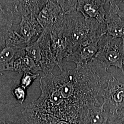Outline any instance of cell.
<instances>
[{
	"instance_id": "cell-1",
	"label": "cell",
	"mask_w": 124,
	"mask_h": 124,
	"mask_svg": "<svg viewBox=\"0 0 124 124\" xmlns=\"http://www.w3.org/2000/svg\"><path fill=\"white\" fill-rule=\"evenodd\" d=\"M62 31L73 44L74 51L98 41L104 35L103 24L95 19L85 18L77 10L65 14Z\"/></svg>"
},
{
	"instance_id": "cell-2",
	"label": "cell",
	"mask_w": 124,
	"mask_h": 124,
	"mask_svg": "<svg viewBox=\"0 0 124 124\" xmlns=\"http://www.w3.org/2000/svg\"><path fill=\"white\" fill-rule=\"evenodd\" d=\"M124 43L121 38L104 35L98 42V51L95 58L108 70L111 67L120 69L124 74L123 61Z\"/></svg>"
},
{
	"instance_id": "cell-3",
	"label": "cell",
	"mask_w": 124,
	"mask_h": 124,
	"mask_svg": "<svg viewBox=\"0 0 124 124\" xmlns=\"http://www.w3.org/2000/svg\"><path fill=\"white\" fill-rule=\"evenodd\" d=\"M110 115L124 108V83L112 75L101 94Z\"/></svg>"
},
{
	"instance_id": "cell-4",
	"label": "cell",
	"mask_w": 124,
	"mask_h": 124,
	"mask_svg": "<svg viewBox=\"0 0 124 124\" xmlns=\"http://www.w3.org/2000/svg\"><path fill=\"white\" fill-rule=\"evenodd\" d=\"M58 0H48L39 14L37 20L43 30L49 34L61 26L65 17Z\"/></svg>"
},
{
	"instance_id": "cell-5",
	"label": "cell",
	"mask_w": 124,
	"mask_h": 124,
	"mask_svg": "<svg viewBox=\"0 0 124 124\" xmlns=\"http://www.w3.org/2000/svg\"><path fill=\"white\" fill-rule=\"evenodd\" d=\"M121 0H109V8L104 24V34L116 38H124V18L121 17Z\"/></svg>"
},
{
	"instance_id": "cell-6",
	"label": "cell",
	"mask_w": 124,
	"mask_h": 124,
	"mask_svg": "<svg viewBox=\"0 0 124 124\" xmlns=\"http://www.w3.org/2000/svg\"><path fill=\"white\" fill-rule=\"evenodd\" d=\"M51 47L53 56L61 71L63 69V60L74 52V47L62 30L52 31L49 33Z\"/></svg>"
},
{
	"instance_id": "cell-7",
	"label": "cell",
	"mask_w": 124,
	"mask_h": 124,
	"mask_svg": "<svg viewBox=\"0 0 124 124\" xmlns=\"http://www.w3.org/2000/svg\"><path fill=\"white\" fill-rule=\"evenodd\" d=\"M108 0H77V11L85 18L93 19L100 24H104L107 12L104 8Z\"/></svg>"
},
{
	"instance_id": "cell-8",
	"label": "cell",
	"mask_w": 124,
	"mask_h": 124,
	"mask_svg": "<svg viewBox=\"0 0 124 124\" xmlns=\"http://www.w3.org/2000/svg\"><path fill=\"white\" fill-rule=\"evenodd\" d=\"M21 18L20 22L15 29L29 44L34 41L35 39H37L43 30L38 21L37 17L31 15Z\"/></svg>"
},
{
	"instance_id": "cell-9",
	"label": "cell",
	"mask_w": 124,
	"mask_h": 124,
	"mask_svg": "<svg viewBox=\"0 0 124 124\" xmlns=\"http://www.w3.org/2000/svg\"><path fill=\"white\" fill-rule=\"evenodd\" d=\"M37 39L40 47V66L41 71L45 75L53 73V69L57 66V64L51 50L49 34L43 32Z\"/></svg>"
},
{
	"instance_id": "cell-10",
	"label": "cell",
	"mask_w": 124,
	"mask_h": 124,
	"mask_svg": "<svg viewBox=\"0 0 124 124\" xmlns=\"http://www.w3.org/2000/svg\"><path fill=\"white\" fill-rule=\"evenodd\" d=\"M98 41L86 46L78 47L68 56L65 60L68 62H74L76 67L81 66L88 63L95 58L97 54Z\"/></svg>"
},
{
	"instance_id": "cell-11",
	"label": "cell",
	"mask_w": 124,
	"mask_h": 124,
	"mask_svg": "<svg viewBox=\"0 0 124 124\" xmlns=\"http://www.w3.org/2000/svg\"><path fill=\"white\" fill-rule=\"evenodd\" d=\"M48 0H11L12 8L10 10L13 14L20 17L34 15L38 17L39 14Z\"/></svg>"
},
{
	"instance_id": "cell-12",
	"label": "cell",
	"mask_w": 124,
	"mask_h": 124,
	"mask_svg": "<svg viewBox=\"0 0 124 124\" xmlns=\"http://www.w3.org/2000/svg\"><path fill=\"white\" fill-rule=\"evenodd\" d=\"M25 55V48L17 49L5 46L0 49V72L12 71L14 61Z\"/></svg>"
},
{
	"instance_id": "cell-13",
	"label": "cell",
	"mask_w": 124,
	"mask_h": 124,
	"mask_svg": "<svg viewBox=\"0 0 124 124\" xmlns=\"http://www.w3.org/2000/svg\"><path fill=\"white\" fill-rule=\"evenodd\" d=\"M105 107L104 102L92 107L79 124H108L110 114Z\"/></svg>"
},
{
	"instance_id": "cell-14",
	"label": "cell",
	"mask_w": 124,
	"mask_h": 124,
	"mask_svg": "<svg viewBox=\"0 0 124 124\" xmlns=\"http://www.w3.org/2000/svg\"><path fill=\"white\" fill-rule=\"evenodd\" d=\"M14 14L9 9L4 8L0 1V49L6 46V38L13 26Z\"/></svg>"
},
{
	"instance_id": "cell-15",
	"label": "cell",
	"mask_w": 124,
	"mask_h": 124,
	"mask_svg": "<svg viewBox=\"0 0 124 124\" xmlns=\"http://www.w3.org/2000/svg\"><path fill=\"white\" fill-rule=\"evenodd\" d=\"M12 71L23 74L29 72L36 74V72L41 71V69L32 58L26 54L14 61Z\"/></svg>"
},
{
	"instance_id": "cell-16",
	"label": "cell",
	"mask_w": 124,
	"mask_h": 124,
	"mask_svg": "<svg viewBox=\"0 0 124 124\" xmlns=\"http://www.w3.org/2000/svg\"><path fill=\"white\" fill-rule=\"evenodd\" d=\"M28 44L15 28L12 27L6 38V46L17 49L25 48Z\"/></svg>"
},
{
	"instance_id": "cell-17",
	"label": "cell",
	"mask_w": 124,
	"mask_h": 124,
	"mask_svg": "<svg viewBox=\"0 0 124 124\" xmlns=\"http://www.w3.org/2000/svg\"><path fill=\"white\" fill-rule=\"evenodd\" d=\"M25 52L26 55L32 58L40 66V47L37 39L27 45L25 47Z\"/></svg>"
},
{
	"instance_id": "cell-18",
	"label": "cell",
	"mask_w": 124,
	"mask_h": 124,
	"mask_svg": "<svg viewBox=\"0 0 124 124\" xmlns=\"http://www.w3.org/2000/svg\"><path fill=\"white\" fill-rule=\"evenodd\" d=\"M39 75V74H34L31 72L23 74L20 85L26 90Z\"/></svg>"
},
{
	"instance_id": "cell-19",
	"label": "cell",
	"mask_w": 124,
	"mask_h": 124,
	"mask_svg": "<svg viewBox=\"0 0 124 124\" xmlns=\"http://www.w3.org/2000/svg\"><path fill=\"white\" fill-rule=\"evenodd\" d=\"M58 1L65 14L77 10V0H58Z\"/></svg>"
},
{
	"instance_id": "cell-20",
	"label": "cell",
	"mask_w": 124,
	"mask_h": 124,
	"mask_svg": "<svg viewBox=\"0 0 124 124\" xmlns=\"http://www.w3.org/2000/svg\"><path fill=\"white\" fill-rule=\"evenodd\" d=\"M108 124H124V108L115 114L110 115Z\"/></svg>"
},
{
	"instance_id": "cell-21",
	"label": "cell",
	"mask_w": 124,
	"mask_h": 124,
	"mask_svg": "<svg viewBox=\"0 0 124 124\" xmlns=\"http://www.w3.org/2000/svg\"><path fill=\"white\" fill-rule=\"evenodd\" d=\"M26 90L20 85L15 87L13 91L14 97L21 104L24 102L26 97Z\"/></svg>"
},
{
	"instance_id": "cell-22",
	"label": "cell",
	"mask_w": 124,
	"mask_h": 124,
	"mask_svg": "<svg viewBox=\"0 0 124 124\" xmlns=\"http://www.w3.org/2000/svg\"><path fill=\"white\" fill-rule=\"evenodd\" d=\"M121 6H122V8H120L121 10V17L123 18H124V0H121V2L120 4Z\"/></svg>"
},
{
	"instance_id": "cell-23",
	"label": "cell",
	"mask_w": 124,
	"mask_h": 124,
	"mask_svg": "<svg viewBox=\"0 0 124 124\" xmlns=\"http://www.w3.org/2000/svg\"><path fill=\"white\" fill-rule=\"evenodd\" d=\"M0 124H14L13 123H10L8 122H4L3 121H0Z\"/></svg>"
},
{
	"instance_id": "cell-24",
	"label": "cell",
	"mask_w": 124,
	"mask_h": 124,
	"mask_svg": "<svg viewBox=\"0 0 124 124\" xmlns=\"http://www.w3.org/2000/svg\"><path fill=\"white\" fill-rule=\"evenodd\" d=\"M123 40V41H124V38L122 39ZM123 70H124V59H123Z\"/></svg>"
}]
</instances>
